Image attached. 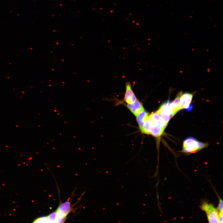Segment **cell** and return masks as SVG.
<instances>
[{
  "instance_id": "obj_1",
  "label": "cell",
  "mask_w": 223,
  "mask_h": 223,
  "mask_svg": "<svg viewBox=\"0 0 223 223\" xmlns=\"http://www.w3.org/2000/svg\"><path fill=\"white\" fill-rule=\"evenodd\" d=\"M157 112L160 114L162 125L165 129L170 120L175 115L172 105V102L168 101L163 104Z\"/></svg>"
},
{
  "instance_id": "obj_2",
  "label": "cell",
  "mask_w": 223,
  "mask_h": 223,
  "mask_svg": "<svg viewBox=\"0 0 223 223\" xmlns=\"http://www.w3.org/2000/svg\"><path fill=\"white\" fill-rule=\"evenodd\" d=\"M200 208L205 212L209 223H219L218 211L212 204L204 201L201 205Z\"/></svg>"
},
{
  "instance_id": "obj_3",
  "label": "cell",
  "mask_w": 223,
  "mask_h": 223,
  "mask_svg": "<svg viewBox=\"0 0 223 223\" xmlns=\"http://www.w3.org/2000/svg\"><path fill=\"white\" fill-rule=\"evenodd\" d=\"M164 130L162 125L152 122L148 118L141 130L144 134L158 137L161 135Z\"/></svg>"
},
{
  "instance_id": "obj_4",
  "label": "cell",
  "mask_w": 223,
  "mask_h": 223,
  "mask_svg": "<svg viewBox=\"0 0 223 223\" xmlns=\"http://www.w3.org/2000/svg\"><path fill=\"white\" fill-rule=\"evenodd\" d=\"M198 142L194 137L186 138L183 142L182 151L186 153H193L199 150Z\"/></svg>"
},
{
  "instance_id": "obj_5",
  "label": "cell",
  "mask_w": 223,
  "mask_h": 223,
  "mask_svg": "<svg viewBox=\"0 0 223 223\" xmlns=\"http://www.w3.org/2000/svg\"><path fill=\"white\" fill-rule=\"evenodd\" d=\"M137 99L132 90L131 83L127 82L125 84V91L124 100L127 104H132Z\"/></svg>"
},
{
  "instance_id": "obj_6",
  "label": "cell",
  "mask_w": 223,
  "mask_h": 223,
  "mask_svg": "<svg viewBox=\"0 0 223 223\" xmlns=\"http://www.w3.org/2000/svg\"><path fill=\"white\" fill-rule=\"evenodd\" d=\"M127 107L131 112L136 116L140 112L144 109L142 103L138 99L132 104H127Z\"/></svg>"
},
{
  "instance_id": "obj_7",
  "label": "cell",
  "mask_w": 223,
  "mask_h": 223,
  "mask_svg": "<svg viewBox=\"0 0 223 223\" xmlns=\"http://www.w3.org/2000/svg\"><path fill=\"white\" fill-rule=\"evenodd\" d=\"M71 210V202L67 201L60 203L56 211L61 215L67 217Z\"/></svg>"
},
{
  "instance_id": "obj_8",
  "label": "cell",
  "mask_w": 223,
  "mask_h": 223,
  "mask_svg": "<svg viewBox=\"0 0 223 223\" xmlns=\"http://www.w3.org/2000/svg\"><path fill=\"white\" fill-rule=\"evenodd\" d=\"M193 97V94L189 93L182 94L180 98L181 109L185 108L190 103Z\"/></svg>"
},
{
  "instance_id": "obj_9",
  "label": "cell",
  "mask_w": 223,
  "mask_h": 223,
  "mask_svg": "<svg viewBox=\"0 0 223 223\" xmlns=\"http://www.w3.org/2000/svg\"><path fill=\"white\" fill-rule=\"evenodd\" d=\"M148 113L144 110L140 112L136 116V120L139 127L141 130L149 116Z\"/></svg>"
},
{
  "instance_id": "obj_10",
  "label": "cell",
  "mask_w": 223,
  "mask_h": 223,
  "mask_svg": "<svg viewBox=\"0 0 223 223\" xmlns=\"http://www.w3.org/2000/svg\"><path fill=\"white\" fill-rule=\"evenodd\" d=\"M182 94V91H180L177 94L176 98L172 102L173 111L174 115L181 110L180 106V98Z\"/></svg>"
},
{
  "instance_id": "obj_11",
  "label": "cell",
  "mask_w": 223,
  "mask_h": 223,
  "mask_svg": "<svg viewBox=\"0 0 223 223\" xmlns=\"http://www.w3.org/2000/svg\"><path fill=\"white\" fill-rule=\"evenodd\" d=\"M58 215V213L55 211L47 216L48 222L56 223Z\"/></svg>"
},
{
  "instance_id": "obj_12",
  "label": "cell",
  "mask_w": 223,
  "mask_h": 223,
  "mask_svg": "<svg viewBox=\"0 0 223 223\" xmlns=\"http://www.w3.org/2000/svg\"><path fill=\"white\" fill-rule=\"evenodd\" d=\"M33 222H48L47 216H42L35 219Z\"/></svg>"
},
{
  "instance_id": "obj_13",
  "label": "cell",
  "mask_w": 223,
  "mask_h": 223,
  "mask_svg": "<svg viewBox=\"0 0 223 223\" xmlns=\"http://www.w3.org/2000/svg\"><path fill=\"white\" fill-rule=\"evenodd\" d=\"M223 201L220 198L219 199V203L217 209L218 211L219 214L223 213Z\"/></svg>"
},
{
  "instance_id": "obj_14",
  "label": "cell",
  "mask_w": 223,
  "mask_h": 223,
  "mask_svg": "<svg viewBox=\"0 0 223 223\" xmlns=\"http://www.w3.org/2000/svg\"><path fill=\"white\" fill-rule=\"evenodd\" d=\"M193 107V105L190 103L185 108V109L188 111H190L192 110Z\"/></svg>"
}]
</instances>
